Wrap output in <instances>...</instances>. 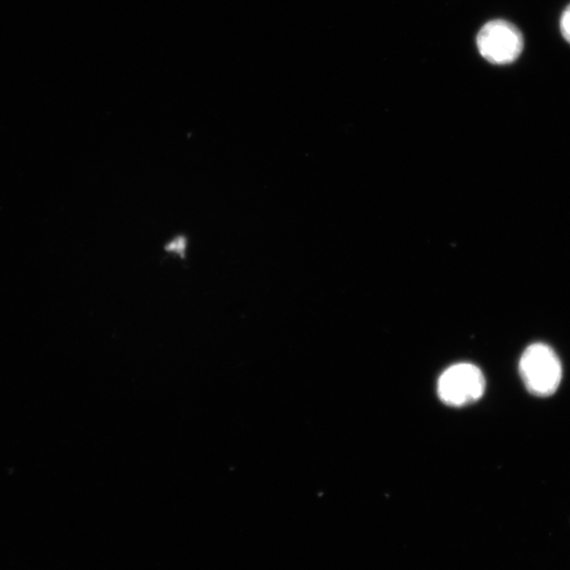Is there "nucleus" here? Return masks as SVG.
Here are the masks:
<instances>
[{
  "mask_svg": "<svg viewBox=\"0 0 570 570\" xmlns=\"http://www.w3.org/2000/svg\"><path fill=\"white\" fill-rule=\"evenodd\" d=\"M519 372L526 389L539 397L555 394L562 380L561 360L555 350L538 342L523 353Z\"/></svg>",
  "mask_w": 570,
  "mask_h": 570,
  "instance_id": "obj_1",
  "label": "nucleus"
},
{
  "mask_svg": "<svg viewBox=\"0 0 570 570\" xmlns=\"http://www.w3.org/2000/svg\"><path fill=\"white\" fill-rule=\"evenodd\" d=\"M486 388L483 372L470 364L454 365L439 380L437 392L441 401L452 407H463L479 401Z\"/></svg>",
  "mask_w": 570,
  "mask_h": 570,
  "instance_id": "obj_2",
  "label": "nucleus"
},
{
  "mask_svg": "<svg viewBox=\"0 0 570 570\" xmlns=\"http://www.w3.org/2000/svg\"><path fill=\"white\" fill-rule=\"evenodd\" d=\"M477 44L485 60L494 65H507L518 59L523 51L524 40L516 26L497 19L482 28Z\"/></svg>",
  "mask_w": 570,
  "mask_h": 570,
  "instance_id": "obj_3",
  "label": "nucleus"
},
{
  "mask_svg": "<svg viewBox=\"0 0 570 570\" xmlns=\"http://www.w3.org/2000/svg\"><path fill=\"white\" fill-rule=\"evenodd\" d=\"M561 32L565 40L570 43V5L566 8L561 17Z\"/></svg>",
  "mask_w": 570,
  "mask_h": 570,
  "instance_id": "obj_4",
  "label": "nucleus"
}]
</instances>
